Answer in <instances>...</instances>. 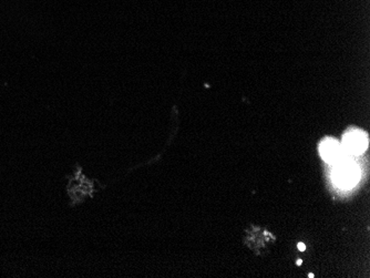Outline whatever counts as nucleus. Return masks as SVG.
Instances as JSON below:
<instances>
[{
    "instance_id": "f257e3e1",
    "label": "nucleus",
    "mask_w": 370,
    "mask_h": 278,
    "mask_svg": "<svg viewBox=\"0 0 370 278\" xmlns=\"http://www.w3.org/2000/svg\"><path fill=\"white\" fill-rule=\"evenodd\" d=\"M360 172L355 163L348 158H345L336 163V170L334 172V179L338 185L344 189H350L359 181Z\"/></svg>"
},
{
    "instance_id": "f03ea898",
    "label": "nucleus",
    "mask_w": 370,
    "mask_h": 278,
    "mask_svg": "<svg viewBox=\"0 0 370 278\" xmlns=\"http://www.w3.org/2000/svg\"><path fill=\"white\" fill-rule=\"evenodd\" d=\"M367 136H366L364 132L358 130L347 133V134L344 136V140H342L341 143L342 148H344V151L348 155L363 153L366 148H367Z\"/></svg>"
},
{
    "instance_id": "7ed1b4c3",
    "label": "nucleus",
    "mask_w": 370,
    "mask_h": 278,
    "mask_svg": "<svg viewBox=\"0 0 370 278\" xmlns=\"http://www.w3.org/2000/svg\"><path fill=\"white\" fill-rule=\"evenodd\" d=\"M320 152L321 158L327 163H337L342 159L348 158V154L344 151L341 144L334 139H326L322 141L320 147Z\"/></svg>"
},
{
    "instance_id": "20e7f679",
    "label": "nucleus",
    "mask_w": 370,
    "mask_h": 278,
    "mask_svg": "<svg viewBox=\"0 0 370 278\" xmlns=\"http://www.w3.org/2000/svg\"><path fill=\"white\" fill-rule=\"evenodd\" d=\"M79 190L84 192V194H92V187H91V182H89L88 180H82V182L80 184V186H79Z\"/></svg>"
},
{
    "instance_id": "39448f33",
    "label": "nucleus",
    "mask_w": 370,
    "mask_h": 278,
    "mask_svg": "<svg viewBox=\"0 0 370 278\" xmlns=\"http://www.w3.org/2000/svg\"><path fill=\"white\" fill-rule=\"evenodd\" d=\"M91 187H92V191H98L99 190V184H98L97 181H93L91 182Z\"/></svg>"
},
{
    "instance_id": "423d86ee",
    "label": "nucleus",
    "mask_w": 370,
    "mask_h": 278,
    "mask_svg": "<svg viewBox=\"0 0 370 278\" xmlns=\"http://www.w3.org/2000/svg\"><path fill=\"white\" fill-rule=\"evenodd\" d=\"M298 249L299 250H302V252H304V250L306 249V246H305V244H303V243H298Z\"/></svg>"
},
{
    "instance_id": "0eeeda50",
    "label": "nucleus",
    "mask_w": 370,
    "mask_h": 278,
    "mask_svg": "<svg viewBox=\"0 0 370 278\" xmlns=\"http://www.w3.org/2000/svg\"><path fill=\"white\" fill-rule=\"evenodd\" d=\"M302 263H303V262H302L301 260H298V261H297V265H302Z\"/></svg>"
},
{
    "instance_id": "6e6552de",
    "label": "nucleus",
    "mask_w": 370,
    "mask_h": 278,
    "mask_svg": "<svg viewBox=\"0 0 370 278\" xmlns=\"http://www.w3.org/2000/svg\"><path fill=\"white\" fill-rule=\"evenodd\" d=\"M308 277H310V278H313V277H314V275H313V274H309V275H308Z\"/></svg>"
}]
</instances>
